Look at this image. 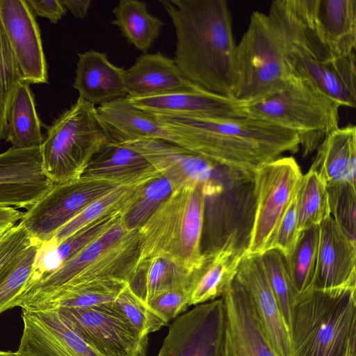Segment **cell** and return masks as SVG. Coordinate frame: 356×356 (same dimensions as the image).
Listing matches in <instances>:
<instances>
[{
	"label": "cell",
	"instance_id": "8",
	"mask_svg": "<svg viewBox=\"0 0 356 356\" xmlns=\"http://www.w3.org/2000/svg\"><path fill=\"white\" fill-rule=\"evenodd\" d=\"M289 76L275 21L253 12L235 47L232 97L244 104L260 100L280 90Z\"/></svg>",
	"mask_w": 356,
	"mask_h": 356
},
{
	"label": "cell",
	"instance_id": "48",
	"mask_svg": "<svg viewBox=\"0 0 356 356\" xmlns=\"http://www.w3.org/2000/svg\"><path fill=\"white\" fill-rule=\"evenodd\" d=\"M13 225L15 224L0 225V237Z\"/></svg>",
	"mask_w": 356,
	"mask_h": 356
},
{
	"label": "cell",
	"instance_id": "31",
	"mask_svg": "<svg viewBox=\"0 0 356 356\" xmlns=\"http://www.w3.org/2000/svg\"><path fill=\"white\" fill-rule=\"evenodd\" d=\"M128 207L105 215L71 235L56 246L42 244L38 252L33 276L58 268L117 223Z\"/></svg>",
	"mask_w": 356,
	"mask_h": 356
},
{
	"label": "cell",
	"instance_id": "41",
	"mask_svg": "<svg viewBox=\"0 0 356 356\" xmlns=\"http://www.w3.org/2000/svg\"><path fill=\"white\" fill-rule=\"evenodd\" d=\"M348 182L327 185L330 215L344 234L356 243V188Z\"/></svg>",
	"mask_w": 356,
	"mask_h": 356
},
{
	"label": "cell",
	"instance_id": "35",
	"mask_svg": "<svg viewBox=\"0 0 356 356\" xmlns=\"http://www.w3.org/2000/svg\"><path fill=\"white\" fill-rule=\"evenodd\" d=\"M299 232L319 225L330 215L326 185L314 171L302 175L297 191Z\"/></svg>",
	"mask_w": 356,
	"mask_h": 356
},
{
	"label": "cell",
	"instance_id": "33",
	"mask_svg": "<svg viewBox=\"0 0 356 356\" xmlns=\"http://www.w3.org/2000/svg\"><path fill=\"white\" fill-rule=\"evenodd\" d=\"M318 235L319 225L302 231L292 252L284 257L286 270L296 299L312 289Z\"/></svg>",
	"mask_w": 356,
	"mask_h": 356
},
{
	"label": "cell",
	"instance_id": "50",
	"mask_svg": "<svg viewBox=\"0 0 356 356\" xmlns=\"http://www.w3.org/2000/svg\"><path fill=\"white\" fill-rule=\"evenodd\" d=\"M6 222V215L4 211L0 208V225Z\"/></svg>",
	"mask_w": 356,
	"mask_h": 356
},
{
	"label": "cell",
	"instance_id": "42",
	"mask_svg": "<svg viewBox=\"0 0 356 356\" xmlns=\"http://www.w3.org/2000/svg\"><path fill=\"white\" fill-rule=\"evenodd\" d=\"M300 234L298 229L296 192L277 225L270 243V249L276 250L281 252L284 257H287L293 250Z\"/></svg>",
	"mask_w": 356,
	"mask_h": 356
},
{
	"label": "cell",
	"instance_id": "7",
	"mask_svg": "<svg viewBox=\"0 0 356 356\" xmlns=\"http://www.w3.org/2000/svg\"><path fill=\"white\" fill-rule=\"evenodd\" d=\"M108 142L97 107L79 97L47 129L40 147L44 172L54 184L79 179Z\"/></svg>",
	"mask_w": 356,
	"mask_h": 356
},
{
	"label": "cell",
	"instance_id": "2",
	"mask_svg": "<svg viewBox=\"0 0 356 356\" xmlns=\"http://www.w3.org/2000/svg\"><path fill=\"white\" fill-rule=\"evenodd\" d=\"M175 27L173 58L204 90L232 97L236 43L225 0H161ZM234 98V97H233Z\"/></svg>",
	"mask_w": 356,
	"mask_h": 356
},
{
	"label": "cell",
	"instance_id": "20",
	"mask_svg": "<svg viewBox=\"0 0 356 356\" xmlns=\"http://www.w3.org/2000/svg\"><path fill=\"white\" fill-rule=\"evenodd\" d=\"M356 286V243L332 216L319 225L312 289L328 291Z\"/></svg>",
	"mask_w": 356,
	"mask_h": 356
},
{
	"label": "cell",
	"instance_id": "44",
	"mask_svg": "<svg viewBox=\"0 0 356 356\" xmlns=\"http://www.w3.org/2000/svg\"><path fill=\"white\" fill-rule=\"evenodd\" d=\"M189 299L188 289H177L157 296L148 305L169 322L187 310Z\"/></svg>",
	"mask_w": 356,
	"mask_h": 356
},
{
	"label": "cell",
	"instance_id": "12",
	"mask_svg": "<svg viewBox=\"0 0 356 356\" xmlns=\"http://www.w3.org/2000/svg\"><path fill=\"white\" fill-rule=\"evenodd\" d=\"M111 305L55 311L89 345L106 356H146L148 335L139 333Z\"/></svg>",
	"mask_w": 356,
	"mask_h": 356
},
{
	"label": "cell",
	"instance_id": "26",
	"mask_svg": "<svg viewBox=\"0 0 356 356\" xmlns=\"http://www.w3.org/2000/svg\"><path fill=\"white\" fill-rule=\"evenodd\" d=\"M97 113L110 142L124 144L153 139L170 143L168 133L156 118L136 107L127 96L99 105Z\"/></svg>",
	"mask_w": 356,
	"mask_h": 356
},
{
	"label": "cell",
	"instance_id": "34",
	"mask_svg": "<svg viewBox=\"0 0 356 356\" xmlns=\"http://www.w3.org/2000/svg\"><path fill=\"white\" fill-rule=\"evenodd\" d=\"M142 185L118 186L95 200L79 215L62 227L46 243L56 246L71 235L105 215L127 207L136 197Z\"/></svg>",
	"mask_w": 356,
	"mask_h": 356
},
{
	"label": "cell",
	"instance_id": "14",
	"mask_svg": "<svg viewBox=\"0 0 356 356\" xmlns=\"http://www.w3.org/2000/svg\"><path fill=\"white\" fill-rule=\"evenodd\" d=\"M54 185L44 172L40 147L11 146L0 153V207L28 209Z\"/></svg>",
	"mask_w": 356,
	"mask_h": 356
},
{
	"label": "cell",
	"instance_id": "43",
	"mask_svg": "<svg viewBox=\"0 0 356 356\" xmlns=\"http://www.w3.org/2000/svg\"><path fill=\"white\" fill-rule=\"evenodd\" d=\"M32 243L33 241L19 222L0 237V277Z\"/></svg>",
	"mask_w": 356,
	"mask_h": 356
},
{
	"label": "cell",
	"instance_id": "21",
	"mask_svg": "<svg viewBox=\"0 0 356 356\" xmlns=\"http://www.w3.org/2000/svg\"><path fill=\"white\" fill-rule=\"evenodd\" d=\"M245 250L238 242L237 231H233L219 247L203 253L191 273L189 306L221 298L235 279Z\"/></svg>",
	"mask_w": 356,
	"mask_h": 356
},
{
	"label": "cell",
	"instance_id": "3",
	"mask_svg": "<svg viewBox=\"0 0 356 356\" xmlns=\"http://www.w3.org/2000/svg\"><path fill=\"white\" fill-rule=\"evenodd\" d=\"M268 15L281 37L290 76L306 79L341 106H356L355 54L337 57L318 39L293 0H277Z\"/></svg>",
	"mask_w": 356,
	"mask_h": 356
},
{
	"label": "cell",
	"instance_id": "28",
	"mask_svg": "<svg viewBox=\"0 0 356 356\" xmlns=\"http://www.w3.org/2000/svg\"><path fill=\"white\" fill-rule=\"evenodd\" d=\"M191 272L177 260L165 255L138 262L128 282L131 291L145 302L177 289L189 290Z\"/></svg>",
	"mask_w": 356,
	"mask_h": 356
},
{
	"label": "cell",
	"instance_id": "29",
	"mask_svg": "<svg viewBox=\"0 0 356 356\" xmlns=\"http://www.w3.org/2000/svg\"><path fill=\"white\" fill-rule=\"evenodd\" d=\"M29 85H18L8 109L6 141L16 148L40 147L44 138Z\"/></svg>",
	"mask_w": 356,
	"mask_h": 356
},
{
	"label": "cell",
	"instance_id": "37",
	"mask_svg": "<svg viewBox=\"0 0 356 356\" xmlns=\"http://www.w3.org/2000/svg\"><path fill=\"white\" fill-rule=\"evenodd\" d=\"M41 244L33 243L0 277V314L16 306L18 297L33 277Z\"/></svg>",
	"mask_w": 356,
	"mask_h": 356
},
{
	"label": "cell",
	"instance_id": "23",
	"mask_svg": "<svg viewBox=\"0 0 356 356\" xmlns=\"http://www.w3.org/2000/svg\"><path fill=\"white\" fill-rule=\"evenodd\" d=\"M127 96L154 97L204 89L188 80L175 61L160 51L143 54L125 70Z\"/></svg>",
	"mask_w": 356,
	"mask_h": 356
},
{
	"label": "cell",
	"instance_id": "19",
	"mask_svg": "<svg viewBox=\"0 0 356 356\" xmlns=\"http://www.w3.org/2000/svg\"><path fill=\"white\" fill-rule=\"evenodd\" d=\"M313 31L337 57L355 54L356 0H293Z\"/></svg>",
	"mask_w": 356,
	"mask_h": 356
},
{
	"label": "cell",
	"instance_id": "47",
	"mask_svg": "<svg viewBox=\"0 0 356 356\" xmlns=\"http://www.w3.org/2000/svg\"><path fill=\"white\" fill-rule=\"evenodd\" d=\"M346 356H356V336L353 337L348 343Z\"/></svg>",
	"mask_w": 356,
	"mask_h": 356
},
{
	"label": "cell",
	"instance_id": "38",
	"mask_svg": "<svg viewBox=\"0 0 356 356\" xmlns=\"http://www.w3.org/2000/svg\"><path fill=\"white\" fill-rule=\"evenodd\" d=\"M141 334L148 335L168 323L142 299L138 297L127 284L111 305Z\"/></svg>",
	"mask_w": 356,
	"mask_h": 356
},
{
	"label": "cell",
	"instance_id": "49",
	"mask_svg": "<svg viewBox=\"0 0 356 356\" xmlns=\"http://www.w3.org/2000/svg\"><path fill=\"white\" fill-rule=\"evenodd\" d=\"M0 356H19L17 352L0 350Z\"/></svg>",
	"mask_w": 356,
	"mask_h": 356
},
{
	"label": "cell",
	"instance_id": "9",
	"mask_svg": "<svg viewBox=\"0 0 356 356\" xmlns=\"http://www.w3.org/2000/svg\"><path fill=\"white\" fill-rule=\"evenodd\" d=\"M302 175L292 156L277 158L255 171L252 179L255 209L245 253L261 255L270 249L277 225Z\"/></svg>",
	"mask_w": 356,
	"mask_h": 356
},
{
	"label": "cell",
	"instance_id": "27",
	"mask_svg": "<svg viewBox=\"0 0 356 356\" xmlns=\"http://www.w3.org/2000/svg\"><path fill=\"white\" fill-rule=\"evenodd\" d=\"M309 170L325 185L348 182L356 185V127L348 124L330 133L316 149Z\"/></svg>",
	"mask_w": 356,
	"mask_h": 356
},
{
	"label": "cell",
	"instance_id": "30",
	"mask_svg": "<svg viewBox=\"0 0 356 356\" xmlns=\"http://www.w3.org/2000/svg\"><path fill=\"white\" fill-rule=\"evenodd\" d=\"M128 284L117 278L98 279L63 289L31 311H51L62 307L87 308L111 305Z\"/></svg>",
	"mask_w": 356,
	"mask_h": 356
},
{
	"label": "cell",
	"instance_id": "16",
	"mask_svg": "<svg viewBox=\"0 0 356 356\" xmlns=\"http://www.w3.org/2000/svg\"><path fill=\"white\" fill-rule=\"evenodd\" d=\"M0 22L24 82L47 83L40 31L26 0H0Z\"/></svg>",
	"mask_w": 356,
	"mask_h": 356
},
{
	"label": "cell",
	"instance_id": "36",
	"mask_svg": "<svg viewBox=\"0 0 356 356\" xmlns=\"http://www.w3.org/2000/svg\"><path fill=\"white\" fill-rule=\"evenodd\" d=\"M175 189L174 184L162 175L142 185L122 214V220L126 229H139Z\"/></svg>",
	"mask_w": 356,
	"mask_h": 356
},
{
	"label": "cell",
	"instance_id": "4",
	"mask_svg": "<svg viewBox=\"0 0 356 356\" xmlns=\"http://www.w3.org/2000/svg\"><path fill=\"white\" fill-rule=\"evenodd\" d=\"M356 336V286L312 289L293 305L291 356H346Z\"/></svg>",
	"mask_w": 356,
	"mask_h": 356
},
{
	"label": "cell",
	"instance_id": "18",
	"mask_svg": "<svg viewBox=\"0 0 356 356\" xmlns=\"http://www.w3.org/2000/svg\"><path fill=\"white\" fill-rule=\"evenodd\" d=\"M235 278L246 291L275 352L278 356H291L290 332L268 282L261 255L245 252Z\"/></svg>",
	"mask_w": 356,
	"mask_h": 356
},
{
	"label": "cell",
	"instance_id": "22",
	"mask_svg": "<svg viewBox=\"0 0 356 356\" xmlns=\"http://www.w3.org/2000/svg\"><path fill=\"white\" fill-rule=\"evenodd\" d=\"M127 97L136 107L152 114L186 118L241 116L245 104L204 89L154 97Z\"/></svg>",
	"mask_w": 356,
	"mask_h": 356
},
{
	"label": "cell",
	"instance_id": "17",
	"mask_svg": "<svg viewBox=\"0 0 356 356\" xmlns=\"http://www.w3.org/2000/svg\"><path fill=\"white\" fill-rule=\"evenodd\" d=\"M221 298L225 317L219 356H278L262 330L246 291L236 278Z\"/></svg>",
	"mask_w": 356,
	"mask_h": 356
},
{
	"label": "cell",
	"instance_id": "25",
	"mask_svg": "<svg viewBox=\"0 0 356 356\" xmlns=\"http://www.w3.org/2000/svg\"><path fill=\"white\" fill-rule=\"evenodd\" d=\"M72 87L79 97L95 105L127 96L125 70L111 63L104 52L78 53Z\"/></svg>",
	"mask_w": 356,
	"mask_h": 356
},
{
	"label": "cell",
	"instance_id": "32",
	"mask_svg": "<svg viewBox=\"0 0 356 356\" xmlns=\"http://www.w3.org/2000/svg\"><path fill=\"white\" fill-rule=\"evenodd\" d=\"M112 12L115 18L111 23L129 44L147 53L160 33L162 21L149 14L146 3L138 0H121Z\"/></svg>",
	"mask_w": 356,
	"mask_h": 356
},
{
	"label": "cell",
	"instance_id": "24",
	"mask_svg": "<svg viewBox=\"0 0 356 356\" xmlns=\"http://www.w3.org/2000/svg\"><path fill=\"white\" fill-rule=\"evenodd\" d=\"M161 175L138 151L108 142L91 159L81 177L119 186H138Z\"/></svg>",
	"mask_w": 356,
	"mask_h": 356
},
{
	"label": "cell",
	"instance_id": "10",
	"mask_svg": "<svg viewBox=\"0 0 356 356\" xmlns=\"http://www.w3.org/2000/svg\"><path fill=\"white\" fill-rule=\"evenodd\" d=\"M140 153L176 188L200 185L207 197L221 193L228 186L248 180L203 156L161 140H140L124 144Z\"/></svg>",
	"mask_w": 356,
	"mask_h": 356
},
{
	"label": "cell",
	"instance_id": "5",
	"mask_svg": "<svg viewBox=\"0 0 356 356\" xmlns=\"http://www.w3.org/2000/svg\"><path fill=\"white\" fill-rule=\"evenodd\" d=\"M206 199L200 185L175 189L139 229V261L165 255L192 272L203 255L200 244Z\"/></svg>",
	"mask_w": 356,
	"mask_h": 356
},
{
	"label": "cell",
	"instance_id": "15",
	"mask_svg": "<svg viewBox=\"0 0 356 356\" xmlns=\"http://www.w3.org/2000/svg\"><path fill=\"white\" fill-rule=\"evenodd\" d=\"M19 356H106L89 345L55 310L22 309Z\"/></svg>",
	"mask_w": 356,
	"mask_h": 356
},
{
	"label": "cell",
	"instance_id": "6",
	"mask_svg": "<svg viewBox=\"0 0 356 356\" xmlns=\"http://www.w3.org/2000/svg\"><path fill=\"white\" fill-rule=\"evenodd\" d=\"M341 106L310 81L290 76L274 93L245 104L243 115L268 121L296 133L303 156L316 150L339 127Z\"/></svg>",
	"mask_w": 356,
	"mask_h": 356
},
{
	"label": "cell",
	"instance_id": "46",
	"mask_svg": "<svg viewBox=\"0 0 356 356\" xmlns=\"http://www.w3.org/2000/svg\"><path fill=\"white\" fill-rule=\"evenodd\" d=\"M60 1L76 18H84L92 3L91 0H60Z\"/></svg>",
	"mask_w": 356,
	"mask_h": 356
},
{
	"label": "cell",
	"instance_id": "45",
	"mask_svg": "<svg viewBox=\"0 0 356 356\" xmlns=\"http://www.w3.org/2000/svg\"><path fill=\"white\" fill-rule=\"evenodd\" d=\"M34 15L47 18L57 23L66 13L67 9L60 0H26Z\"/></svg>",
	"mask_w": 356,
	"mask_h": 356
},
{
	"label": "cell",
	"instance_id": "11",
	"mask_svg": "<svg viewBox=\"0 0 356 356\" xmlns=\"http://www.w3.org/2000/svg\"><path fill=\"white\" fill-rule=\"evenodd\" d=\"M118 186L82 177L54 184L47 194L24 212L19 222L33 241L46 243L87 206Z\"/></svg>",
	"mask_w": 356,
	"mask_h": 356
},
{
	"label": "cell",
	"instance_id": "40",
	"mask_svg": "<svg viewBox=\"0 0 356 356\" xmlns=\"http://www.w3.org/2000/svg\"><path fill=\"white\" fill-rule=\"evenodd\" d=\"M23 76L0 22V140L6 139L9 106Z\"/></svg>",
	"mask_w": 356,
	"mask_h": 356
},
{
	"label": "cell",
	"instance_id": "1",
	"mask_svg": "<svg viewBox=\"0 0 356 356\" xmlns=\"http://www.w3.org/2000/svg\"><path fill=\"white\" fill-rule=\"evenodd\" d=\"M171 143L253 179L255 171L284 152L300 147L293 131L268 121L241 115L186 118L153 114Z\"/></svg>",
	"mask_w": 356,
	"mask_h": 356
},
{
	"label": "cell",
	"instance_id": "13",
	"mask_svg": "<svg viewBox=\"0 0 356 356\" xmlns=\"http://www.w3.org/2000/svg\"><path fill=\"white\" fill-rule=\"evenodd\" d=\"M225 317L222 298L195 305L170 325L156 356H219Z\"/></svg>",
	"mask_w": 356,
	"mask_h": 356
},
{
	"label": "cell",
	"instance_id": "39",
	"mask_svg": "<svg viewBox=\"0 0 356 356\" xmlns=\"http://www.w3.org/2000/svg\"><path fill=\"white\" fill-rule=\"evenodd\" d=\"M261 257L268 282L290 332L292 310L296 296L286 270L284 257L274 249L266 251Z\"/></svg>",
	"mask_w": 356,
	"mask_h": 356
}]
</instances>
